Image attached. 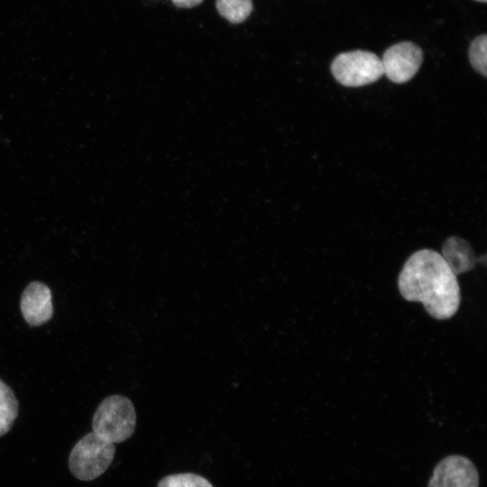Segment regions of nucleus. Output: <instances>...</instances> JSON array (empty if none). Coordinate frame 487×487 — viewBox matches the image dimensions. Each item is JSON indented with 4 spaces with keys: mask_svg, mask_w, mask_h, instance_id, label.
<instances>
[{
    "mask_svg": "<svg viewBox=\"0 0 487 487\" xmlns=\"http://www.w3.org/2000/svg\"><path fill=\"white\" fill-rule=\"evenodd\" d=\"M398 286L406 300L421 302L436 319H448L458 310L456 275L436 251L422 249L411 254L400 271Z\"/></svg>",
    "mask_w": 487,
    "mask_h": 487,
    "instance_id": "f257e3e1",
    "label": "nucleus"
},
{
    "mask_svg": "<svg viewBox=\"0 0 487 487\" xmlns=\"http://www.w3.org/2000/svg\"><path fill=\"white\" fill-rule=\"evenodd\" d=\"M136 413L133 402L125 396L115 394L104 399L92 418V432L103 439L121 443L134 432Z\"/></svg>",
    "mask_w": 487,
    "mask_h": 487,
    "instance_id": "f03ea898",
    "label": "nucleus"
},
{
    "mask_svg": "<svg viewBox=\"0 0 487 487\" xmlns=\"http://www.w3.org/2000/svg\"><path fill=\"white\" fill-rule=\"evenodd\" d=\"M115 453V444L90 432L81 437L71 449L69 468L77 479L92 481L106 471Z\"/></svg>",
    "mask_w": 487,
    "mask_h": 487,
    "instance_id": "7ed1b4c3",
    "label": "nucleus"
},
{
    "mask_svg": "<svg viewBox=\"0 0 487 487\" xmlns=\"http://www.w3.org/2000/svg\"><path fill=\"white\" fill-rule=\"evenodd\" d=\"M330 68L335 80L349 87L372 84L383 76L381 59L367 51L340 53L334 59Z\"/></svg>",
    "mask_w": 487,
    "mask_h": 487,
    "instance_id": "20e7f679",
    "label": "nucleus"
},
{
    "mask_svg": "<svg viewBox=\"0 0 487 487\" xmlns=\"http://www.w3.org/2000/svg\"><path fill=\"white\" fill-rule=\"evenodd\" d=\"M381 60L383 75L393 83L402 84L418 71L423 61V51L411 41H402L388 48Z\"/></svg>",
    "mask_w": 487,
    "mask_h": 487,
    "instance_id": "39448f33",
    "label": "nucleus"
},
{
    "mask_svg": "<svg viewBox=\"0 0 487 487\" xmlns=\"http://www.w3.org/2000/svg\"><path fill=\"white\" fill-rule=\"evenodd\" d=\"M479 473L467 457L452 455L434 467L427 487H479Z\"/></svg>",
    "mask_w": 487,
    "mask_h": 487,
    "instance_id": "423d86ee",
    "label": "nucleus"
},
{
    "mask_svg": "<svg viewBox=\"0 0 487 487\" xmlns=\"http://www.w3.org/2000/svg\"><path fill=\"white\" fill-rule=\"evenodd\" d=\"M20 309L24 320L31 326L48 322L53 315L50 288L41 281L29 283L22 293Z\"/></svg>",
    "mask_w": 487,
    "mask_h": 487,
    "instance_id": "0eeeda50",
    "label": "nucleus"
},
{
    "mask_svg": "<svg viewBox=\"0 0 487 487\" xmlns=\"http://www.w3.org/2000/svg\"><path fill=\"white\" fill-rule=\"evenodd\" d=\"M443 258L457 275L474 268L477 259L471 245L464 239L451 236L446 240L442 247Z\"/></svg>",
    "mask_w": 487,
    "mask_h": 487,
    "instance_id": "6e6552de",
    "label": "nucleus"
},
{
    "mask_svg": "<svg viewBox=\"0 0 487 487\" xmlns=\"http://www.w3.org/2000/svg\"><path fill=\"white\" fill-rule=\"evenodd\" d=\"M18 406L13 390L0 379V436L13 427L18 416Z\"/></svg>",
    "mask_w": 487,
    "mask_h": 487,
    "instance_id": "1a4fd4ad",
    "label": "nucleus"
},
{
    "mask_svg": "<svg viewBox=\"0 0 487 487\" xmlns=\"http://www.w3.org/2000/svg\"><path fill=\"white\" fill-rule=\"evenodd\" d=\"M218 14L231 23L244 22L253 10L252 0H216Z\"/></svg>",
    "mask_w": 487,
    "mask_h": 487,
    "instance_id": "9d476101",
    "label": "nucleus"
},
{
    "mask_svg": "<svg viewBox=\"0 0 487 487\" xmlns=\"http://www.w3.org/2000/svg\"><path fill=\"white\" fill-rule=\"evenodd\" d=\"M157 487H213L205 477L192 473H174L163 477Z\"/></svg>",
    "mask_w": 487,
    "mask_h": 487,
    "instance_id": "9b49d317",
    "label": "nucleus"
},
{
    "mask_svg": "<svg viewBox=\"0 0 487 487\" xmlns=\"http://www.w3.org/2000/svg\"><path fill=\"white\" fill-rule=\"evenodd\" d=\"M472 67L483 77L487 75V37L482 34L474 38L468 51Z\"/></svg>",
    "mask_w": 487,
    "mask_h": 487,
    "instance_id": "f8f14e48",
    "label": "nucleus"
},
{
    "mask_svg": "<svg viewBox=\"0 0 487 487\" xmlns=\"http://www.w3.org/2000/svg\"><path fill=\"white\" fill-rule=\"evenodd\" d=\"M171 2L179 8H192L200 5L203 0H171Z\"/></svg>",
    "mask_w": 487,
    "mask_h": 487,
    "instance_id": "ddd939ff",
    "label": "nucleus"
},
{
    "mask_svg": "<svg viewBox=\"0 0 487 487\" xmlns=\"http://www.w3.org/2000/svg\"><path fill=\"white\" fill-rule=\"evenodd\" d=\"M476 1H482V2H486V0H476Z\"/></svg>",
    "mask_w": 487,
    "mask_h": 487,
    "instance_id": "4468645a",
    "label": "nucleus"
}]
</instances>
